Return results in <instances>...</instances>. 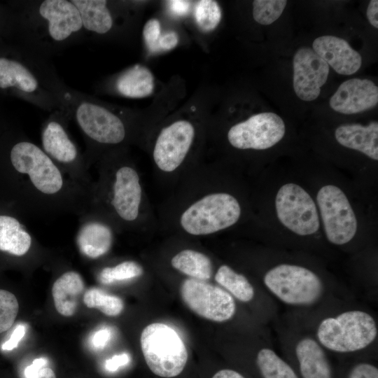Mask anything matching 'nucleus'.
<instances>
[{"label":"nucleus","mask_w":378,"mask_h":378,"mask_svg":"<svg viewBox=\"0 0 378 378\" xmlns=\"http://www.w3.org/2000/svg\"><path fill=\"white\" fill-rule=\"evenodd\" d=\"M348 378H378V369L371 363H359L351 369Z\"/></svg>","instance_id":"nucleus-34"},{"label":"nucleus","mask_w":378,"mask_h":378,"mask_svg":"<svg viewBox=\"0 0 378 378\" xmlns=\"http://www.w3.org/2000/svg\"><path fill=\"white\" fill-rule=\"evenodd\" d=\"M275 209L281 223L298 235H312L319 229V216L315 202L296 183H288L280 187L275 197Z\"/></svg>","instance_id":"nucleus-10"},{"label":"nucleus","mask_w":378,"mask_h":378,"mask_svg":"<svg viewBox=\"0 0 378 378\" xmlns=\"http://www.w3.org/2000/svg\"><path fill=\"white\" fill-rule=\"evenodd\" d=\"M35 378H57L54 371L50 368H42Z\"/></svg>","instance_id":"nucleus-43"},{"label":"nucleus","mask_w":378,"mask_h":378,"mask_svg":"<svg viewBox=\"0 0 378 378\" xmlns=\"http://www.w3.org/2000/svg\"><path fill=\"white\" fill-rule=\"evenodd\" d=\"M285 132L284 121L279 115L264 112L233 125L227 139L236 148L265 150L279 142Z\"/></svg>","instance_id":"nucleus-12"},{"label":"nucleus","mask_w":378,"mask_h":378,"mask_svg":"<svg viewBox=\"0 0 378 378\" xmlns=\"http://www.w3.org/2000/svg\"><path fill=\"white\" fill-rule=\"evenodd\" d=\"M171 263L176 270L192 279L206 281L212 275L211 260L194 250L181 251L173 257Z\"/></svg>","instance_id":"nucleus-25"},{"label":"nucleus","mask_w":378,"mask_h":378,"mask_svg":"<svg viewBox=\"0 0 378 378\" xmlns=\"http://www.w3.org/2000/svg\"><path fill=\"white\" fill-rule=\"evenodd\" d=\"M294 352L302 378H332V369L325 349L316 338L300 337L295 344Z\"/></svg>","instance_id":"nucleus-19"},{"label":"nucleus","mask_w":378,"mask_h":378,"mask_svg":"<svg viewBox=\"0 0 378 378\" xmlns=\"http://www.w3.org/2000/svg\"><path fill=\"white\" fill-rule=\"evenodd\" d=\"M31 244V234L18 219L0 215V251L22 256L29 251Z\"/></svg>","instance_id":"nucleus-24"},{"label":"nucleus","mask_w":378,"mask_h":378,"mask_svg":"<svg viewBox=\"0 0 378 378\" xmlns=\"http://www.w3.org/2000/svg\"><path fill=\"white\" fill-rule=\"evenodd\" d=\"M140 344L145 361L155 375L171 378L183 370L188 351L178 334L162 323L148 325L141 332Z\"/></svg>","instance_id":"nucleus-6"},{"label":"nucleus","mask_w":378,"mask_h":378,"mask_svg":"<svg viewBox=\"0 0 378 378\" xmlns=\"http://www.w3.org/2000/svg\"><path fill=\"white\" fill-rule=\"evenodd\" d=\"M142 190L136 170L122 166L115 173L112 187L111 205L123 220H135L139 213Z\"/></svg>","instance_id":"nucleus-17"},{"label":"nucleus","mask_w":378,"mask_h":378,"mask_svg":"<svg viewBox=\"0 0 378 378\" xmlns=\"http://www.w3.org/2000/svg\"><path fill=\"white\" fill-rule=\"evenodd\" d=\"M48 360L45 358L35 359L32 364L26 368L24 376L26 378H35L40 370L47 364Z\"/></svg>","instance_id":"nucleus-40"},{"label":"nucleus","mask_w":378,"mask_h":378,"mask_svg":"<svg viewBox=\"0 0 378 378\" xmlns=\"http://www.w3.org/2000/svg\"><path fill=\"white\" fill-rule=\"evenodd\" d=\"M160 23L157 19L146 22L143 29L145 46L150 53H155V46L161 35Z\"/></svg>","instance_id":"nucleus-33"},{"label":"nucleus","mask_w":378,"mask_h":378,"mask_svg":"<svg viewBox=\"0 0 378 378\" xmlns=\"http://www.w3.org/2000/svg\"><path fill=\"white\" fill-rule=\"evenodd\" d=\"M143 274L142 267L136 262L125 261L114 267L104 268L99 274V281L105 285L115 281L134 279Z\"/></svg>","instance_id":"nucleus-30"},{"label":"nucleus","mask_w":378,"mask_h":378,"mask_svg":"<svg viewBox=\"0 0 378 378\" xmlns=\"http://www.w3.org/2000/svg\"><path fill=\"white\" fill-rule=\"evenodd\" d=\"M312 49L337 74L352 75L362 65V57L349 43L338 36L326 35L316 38Z\"/></svg>","instance_id":"nucleus-18"},{"label":"nucleus","mask_w":378,"mask_h":378,"mask_svg":"<svg viewBox=\"0 0 378 378\" xmlns=\"http://www.w3.org/2000/svg\"><path fill=\"white\" fill-rule=\"evenodd\" d=\"M49 59L22 48L18 57H0V89L13 94L34 106L52 113L61 106L48 84Z\"/></svg>","instance_id":"nucleus-3"},{"label":"nucleus","mask_w":378,"mask_h":378,"mask_svg":"<svg viewBox=\"0 0 378 378\" xmlns=\"http://www.w3.org/2000/svg\"><path fill=\"white\" fill-rule=\"evenodd\" d=\"M167 4L171 12L178 16L187 15L190 8L188 1H169Z\"/></svg>","instance_id":"nucleus-39"},{"label":"nucleus","mask_w":378,"mask_h":378,"mask_svg":"<svg viewBox=\"0 0 378 378\" xmlns=\"http://www.w3.org/2000/svg\"><path fill=\"white\" fill-rule=\"evenodd\" d=\"M85 289L80 274L74 271L62 274L53 284L52 295L57 312L62 316H72L77 309L80 295Z\"/></svg>","instance_id":"nucleus-21"},{"label":"nucleus","mask_w":378,"mask_h":378,"mask_svg":"<svg viewBox=\"0 0 378 378\" xmlns=\"http://www.w3.org/2000/svg\"><path fill=\"white\" fill-rule=\"evenodd\" d=\"M377 334V322L370 314L351 309L321 320L316 339L328 351L347 354L366 349L375 341Z\"/></svg>","instance_id":"nucleus-4"},{"label":"nucleus","mask_w":378,"mask_h":378,"mask_svg":"<svg viewBox=\"0 0 378 378\" xmlns=\"http://www.w3.org/2000/svg\"><path fill=\"white\" fill-rule=\"evenodd\" d=\"M130 360V356L126 353L115 355L112 358L106 360L105 368L110 372L115 371L118 368L127 364Z\"/></svg>","instance_id":"nucleus-38"},{"label":"nucleus","mask_w":378,"mask_h":378,"mask_svg":"<svg viewBox=\"0 0 378 378\" xmlns=\"http://www.w3.org/2000/svg\"><path fill=\"white\" fill-rule=\"evenodd\" d=\"M113 233L106 224L97 221H88L80 227L76 244L85 256L96 259L105 255L111 248Z\"/></svg>","instance_id":"nucleus-23"},{"label":"nucleus","mask_w":378,"mask_h":378,"mask_svg":"<svg viewBox=\"0 0 378 378\" xmlns=\"http://www.w3.org/2000/svg\"><path fill=\"white\" fill-rule=\"evenodd\" d=\"M19 20L22 48L49 60L87 39L80 13L71 0L24 1Z\"/></svg>","instance_id":"nucleus-1"},{"label":"nucleus","mask_w":378,"mask_h":378,"mask_svg":"<svg viewBox=\"0 0 378 378\" xmlns=\"http://www.w3.org/2000/svg\"><path fill=\"white\" fill-rule=\"evenodd\" d=\"M83 302L88 308L98 309L108 316H116L124 309V303L121 298L94 287L85 293Z\"/></svg>","instance_id":"nucleus-28"},{"label":"nucleus","mask_w":378,"mask_h":378,"mask_svg":"<svg viewBox=\"0 0 378 378\" xmlns=\"http://www.w3.org/2000/svg\"><path fill=\"white\" fill-rule=\"evenodd\" d=\"M237 200L226 192L207 195L191 204L181 215L183 229L192 235H206L226 229L240 218Z\"/></svg>","instance_id":"nucleus-8"},{"label":"nucleus","mask_w":378,"mask_h":378,"mask_svg":"<svg viewBox=\"0 0 378 378\" xmlns=\"http://www.w3.org/2000/svg\"><path fill=\"white\" fill-rule=\"evenodd\" d=\"M378 103V88L368 79L351 78L342 83L329 101L334 111L356 114L374 108Z\"/></svg>","instance_id":"nucleus-16"},{"label":"nucleus","mask_w":378,"mask_h":378,"mask_svg":"<svg viewBox=\"0 0 378 378\" xmlns=\"http://www.w3.org/2000/svg\"><path fill=\"white\" fill-rule=\"evenodd\" d=\"M48 84L61 110L74 120L88 145H117L125 140L127 130L123 120L92 97L67 85L54 66L48 71Z\"/></svg>","instance_id":"nucleus-2"},{"label":"nucleus","mask_w":378,"mask_h":378,"mask_svg":"<svg viewBox=\"0 0 378 378\" xmlns=\"http://www.w3.org/2000/svg\"><path fill=\"white\" fill-rule=\"evenodd\" d=\"M26 332L25 326L23 324L18 325L13 331L8 340L5 342L1 348L5 351H10L16 348L19 342L22 339Z\"/></svg>","instance_id":"nucleus-36"},{"label":"nucleus","mask_w":378,"mask_h":378,"mask_svg":"<svg viewBox=\"0 0 378 378\" xmlns=\"http://www.w3.org/2000/svg\"><path fill=\"white\" fill-rule=\"evenodd\" d=\"M18 311L19 304L15 295L0 289V334L12 327Z\"/></svg>","instance_id":"nucleus-32"},{"label":"nucleus","mask_w":378,"mask_h":378,"mask_svg":"<svg viewBox=\"0 0 378 378\" xmlns=\"http://www.w3.org/2000/svg\"><path fill=\"white\" fill-rule=\"evenodd\" d=\"M367 18L374 28H378V1L372 0L369 2L367 8Z\"/></svg>","instance_id":"nucleus-41"},{"label":"nucleus","mask_w":378,"mask_h":378,"mask_svg":"<svg viewBox=\"0 0 378 378\" xmlns=\"http://www.w3.org/2000/svg\"><path fill=\"white\" fill-rule=\"evenodd\" d=\"M178 43V36L174 31L161 34L155 46V53L166 52L174 48Z\"/></svg>","instance_id":"nucleus-35"},{"label":"nucleus","mask_w":378,"mask_h":378,"mask_svg":"<svg viewBox=\"0 0 378 378\" xmlns=\"http://www.w3.org/2000/svg\"><path fill=\"white\" fill-rule=\"evenodd\" d=\"M293 67L295 94L305 102L315 100L328 78V64L312 48L300 47L293 56Z\"/></svg>","instance_id":"nucleus-14"},{"label":"nucleus","mask_w":378,"mask_h":378,"mask_svg":"<svg viewBox=\"0 0 378 378\" xmlns=\"http://www.w3.org/2000/svg\"><path fill=\"white\" fill-rule=\"evenodd\" d=\"M256 364L262 378H299L293 368L270 347L258 351Z\"/></svg>","instance_id":"nucleus-27"},{"label":"nucleus","mask_w":378,"mask_h":378,"mask_svg":"<svg viewBox=\"0 0 378 378\" xmlns=\"http://www.w3.org/2000/svg\"><path fill=\"white\" fill-rule=\"evenodd\" d=\"M111 336L110 329L102 328L94 332L92 337V344L97 349H103L108 343Z\"/></svg>","instance_id":"nucleus-37"},{"label":"nucleus","mask_w":378,"mask_h":378,"mask_svg":"<svg viewBox=\"0 0 378 378\" xmlns=\"http://www.w3.org/2000/svg\"><path fill=\"white\" fill-rule=\"evenodd\" d=\"M10 161L15 171L27 178L38 194L56 197L67 187L62 169L31 141L24 139L13 144Z\"/></svg>","instance_id":"nucleus-7"},{"label":"nucleus","mask_w":378,"mask_h":378,"mask_svg":"<svg viewBox=\"0 0 378 378\" xmlns=\"http://www.w3.org/2000/svg\"><path fill=\"white\" fill-rule=\"evenodd\" d=\"M335 137L342 146L359 151L373 160H378V122L367 125L358 123L344 124L337 127Z\"/></svg>","instance_id":"nucleus-20"},{"label":"nucleus","mask_w":378,"mask_h":378,"mask_svg":"<svg viewBox=\"0 0 378 378\" xmlns=\"http://www.w3.org/2000/svg\"><path fill=\"white\" fill-rule=\"evenodd\" d=\"M215 280L232 297L241 302H248L254 298V288L247 278L228 265H223L218 268Z\"/></svg>","instance_id":"nucleus-26"},{"label":"nucleus","mask_w":378,"mask_h":378,"mask_svg":"<svg viewBox=\"0 0 378 378\" xmlns=\"http://www.w3.org/2000/svg\"><path fill=\"white\" fill-rule=\"evenodd\" d=\"M286 4L285 0H255L253 1V19L260 24H270L281 16Z\"/></svg>","instance_id":"nucleus-31"},{"label":"nucleus","mask_w":378,"mask_h":378,"mask_svg":"<svg viewBox=\"0 0 378 378\" xmlns=\"http://www.w3.org/2000/svg\"><path fill=\"white\" fill-rule=\"evenodd\" d=\"M195 136L193 125L178 120L163 128L156 140L153 159L160 169L171 172L183 162Z\"/></svg>","instance_id":"nucleus-15"},{"label":"nucleus","mask_w":378,"mask_h":378,"mask_svg":"<svg viewBox=\"0 0 378 378\" xmlns=\"http://www.w3.org/2000/svg\"><path fill=\"white\" fill-rule=\"evenodd\" d=\"M154 87L152 73L141 64H135L122 71L113 82L115 92L128 98L148 97L153 92Z\"/></svg>","instance_id":"nucleus-22"},{"label":"nucleus","mask_w":378,"mask_h":378,"mask_svg":"<svg viewBox=\"0 0 378 378\" xmlns=\"http://www.w3.org/2000/svg\"><path fill=\"white\" fill-rule=\"evenodd\" d=\"M70 118L62 110L50 113L42 125L41 148L62 169L81 166L83 160L67 130Z\"/></svg>","instance_id":"nucleus-13"},{"label":"nucleus","mask_w":378,"mask_h":378,"mask_svg":"<svg viewBox=\"0 0 378 378\" xmlns=\"http://www.w3.org/2000/svg\"><path fill=\"white\" fill-rule=\"evenodd\" d=\"M316 202L327 239L335 245L352 240L358 221L345 193L336 186L326 185L318 191Z\"/></svg>","instance_id":"nucleus-9"},{"label":"nucleus","mask_w":378,"mask_h":378,"mask_svg":"<svg viewBox=\"0 0 378 378\" xmlns=\"http://www.w3.org/2000/svg\"><path fill=\"white\" fill-rule=\"evenodd\" d=\"M180 293L183 302L196 314L215 322H225L236 312L234 298L225 289L192 278L183 281Z\"/></svg>","instance_id":"nucleus-11"},{"label":"nucleus","mask_w":378,"mask_h":378,"mask_svg":"<svg viewBox=\"0 0 378 378\" xmlns=\"http://www.w3.org/2000/svg\"><path fill=\"white\" fill-rule=\"evenodd\" d=\"M267 290L283 303L295 307L316 304L324 293L321 279L304 266L281 263L268 270L263 276Z\"/></svg>","instance_id":"nucleus-5"},{"label":"nucleus","mask_w":378,"mask_h":378,"mask_svg":"<svg viewBox=\"0 0 378 378\" xmlns=\"http://www.w3.org/2000/svg\"><path fill=\"white\" fill-rule=\"evenodd\" d=\"M212 378H245L238 372L230 369H223L217 372Z\"/></svg>","instance_id":"nucleus-42"},{"label":"nucleus","mask_w":378,"mask_h":378,"mask_svg":"<svg viewBox=\"0 0 378 378\" xmlns=\"http://www.w3.org/2000/svg\"><path fill=\"white\" fill-rule=\"evenodd\" d=\"M194 17L199 28L202 31L209 32L220 23L222 12L216 1L202 0L195 5Z\"/></svg>","instance_id":"nucleus-29"}]
</instances>
